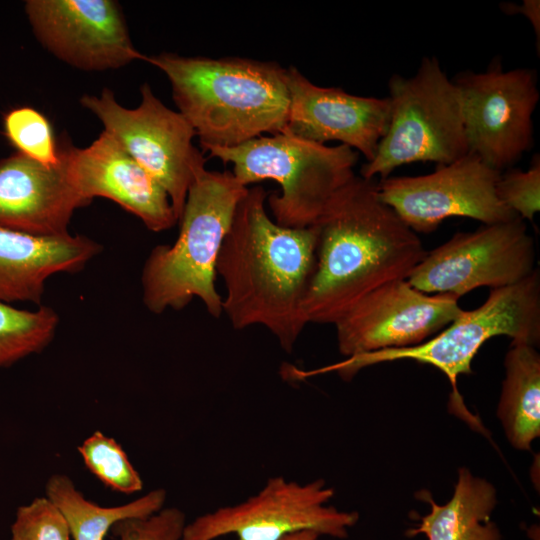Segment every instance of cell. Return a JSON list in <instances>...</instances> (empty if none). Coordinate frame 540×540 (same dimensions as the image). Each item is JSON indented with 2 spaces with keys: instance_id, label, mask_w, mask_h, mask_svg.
<instances>
[{
  "instance_id": "obj_8",
  "label": "cell",
  "mask_w": 540,
  "mask_h": 540,
  "mask_svg": "<svg viewBox=\"0 0 540 540\" xmlns=\"http://www.w3.org/2000/svg\"><path fill=\"white\" fill-rule=\"evenodd\" d=\"M140 92V104L132 109L119 104L108 88L100 96L84 95L80 103L164 188L179 221L188 189L205 158L193 144L196 134L186 118L165 106L149 84H143Z\"/></svg>"
},
{
  "instance_id": "obj_21",
  "label": "cell",
  "mask_w": 540,
  "mask_h": 540,
  "mask_svg": "<svg viewBox=\"0 0 540 540\" xmlns=\"http://www.w3.org/2000/svg\"><path fill=\"white\" fill-rule=\"evenodd\" d=\"M45 496L63 515L72 540H104L117 522L161 510L167 494L158 488L126 504L104 507L86 499L69 476L54 474L46 483Z\"/></svg>"
},
{
  "instance_id": "obj_15",
  "label": "cell",
  "mask_w": 540,
  "mask_h": 540,
  "mask_svg": "<svg viewBox=\"0 0 540 540\" xmlns=\"http://www.w3.org/2000/svg\"><path fill=\"white\" fill-rule=\"evenodd\" d=\"M289 110L284 132L319 144L339 141L371 161L390 120L388 97H364L320 87L296 67L285 68Z\"/></svg>"
},
{
  "instance_id": "obj_16",
  "label": "cell",
  "mask_w": 540,
  "mask_h": 540,
  "mask_svg": "<svg viewBox=\"0 0 540 540\" xmlns=\"http://www.w3.org/2000/svg\"><path fill=\"white\" fill-rule=\"evenodd\" d=\"M61 148L72 183L88 204L95 197L110 199L153 232L178 222L164 188L105 130L85 148Z\"/></svg>"
},
{
  "instance_id": "obj_13",
  "label": "cell",
  "mask_w": 540,
  "mask_h": 540,
  "mask_svg": "<svg viewBox=\"0 0 540 540\" xmlns=\"http://www.w3.org/2000/svg\"><path fill=\"white\" fill-rule=\"evenodd\" d=\"M459 297L428 294L407 279L388 282L353 304L335 323L346 357L411 347L430 339L462 311Z\"/></svg>"
},
{
  "instance_id": "obj_9",
  "label": "cell",
  "mask_w": 540,
  "mask_h": 540,
  "mask_svg": "<svg viewBox=\"0 0 540 540\" xmlns=\"http://www.w3.org/2000/svg\"><path fill=\"white\" fill-rule=\"evenodd\" d=\"M333 496L334 489L323 479L300 484L271 477L245 501L207 512L186 524L181 540H216L231 534L238 540H280L305 530L344 539L359 514L327 506Z\"/></svg>"
},
{
  "instance_id": "obj_19",
  "label": "cell",
  "mask_w": 540,
  "mask_h": 540,
  "mask_svg": "<svg viewBox=\"0 0 540 540\" xmlns=\"http://www.w3.org/2000/svg\"><path fill=\"white\" fill-rule=\"evenodd\" d=\"M422 500L430 512L420 524L406 532L407 536L424 534L428 540H502L501 533L491 520L497 504L495 487L483 478L474 476L467 468H460L451 499L437 504L426 491Z\"/></svg>"
},
{
  "instance_id": "obj_5",
  "label": "cell",
  "mask_w": 540,
  "mask_h": 540,
  "mask_svg": "<svg viewBox=\"0 0 540 540\" xmlns=\"http://www.w3.org/2000/svg\"><path fill=\"white\" fill-rule=\"evenodd\" d=\"M204 151L231 163L232 174L246 187L276 181L281 192L268 195L266 203L273 220L288 228L316 224L334 195L356 176L359 156L346 145L327 146L287 132Z\"/></svg>"
},
{
  "instance_id": "obj_10",
  "label": "cell",
  "mask_w": 540,
  "mask_h": 540,
  "mask_svg": "<svg viewBox=\"0 0 540 540\" xmlns=\"http://www.w3.org/2000/svg\"><path fill=\"white\" fill-rule=\"evenodd\" d=\"M452 81L461 96L469 153L499 172L512 168L534 144L536 71L504 70L494 59L484 72L463 71Z\"/></svg>"
},
{
  "instance_id": "obj_6",
  "label": "cell",
  "mask_w": 540,
  "mask_h": 540,
  "mask_svg": "<svg viewBox=\"0 0 540 540\" xmlns=\"http://www.w3.org/2000/svg\"><path fill=\"white\" fill-rule=\"evenodd\" d=\"M508 336L512 342L538 346L540 342V274L536 268L522 281L491 289L485 302L473 310H463L449 325L425 342L405 348L385 349L347 357L319 369L304 371L313 375L336 372L344 380L375 364L410 359L442 371L452 385L451 399L461 396L457 379L471 374L472 361L482 345L495 336Z\"/></svg>"
},
{
  "instance_id": "obj_7",
  "label": "cell",
  "mask_w": 540,
  "mask_h": 540,
  "mask_svg": "<svg viewBox=\"0 0 540 540\" xmlns=\"http://www.w3.org/2000/svg\"><path fill=\"white\" fill-rule=\"evenodd\" d=\"M388 89V129L362 178L383 180L403 165H445L469 153L460 92L436 57H424L411 77L392 75Z\"/></svg>"
},
{
  "instance_id": "obj_20",
  "label": "cell",
  "mask_w": 540,
  "mask_h": 540,
  "mask_svg": "<svg viewBox=\"0 0 540 540\" xmlns=\"http://www.w3.org/2000/svg\"><path fill=\"white\" fill-rule=\"evenodd\" d=\"M497 407L504 432L518 450H530L540 434V355L535 346L512 342Z\"/></svg>"
},
{
  "instance_id": "obj_23",
  "label": "cell",
  "mask_w": 540,
  "mask_h": 540,
  "mask_svg": "<svg viewBox=\"0 0 540 540\" xmlns=\"http://www.w3.org/2000/svg\"><path fill=\"white\" fill-rule=\"evenodd\" d=\"M77 450L86 468L111 490L134 494L143 489L140 474L114 438L95 431Z\"/></svg>"
},
{
  "instance_id": "obj_25",
  "label": "cell",
  "mask_w": 540,
  "mask_h": 540,
  "mask_svg": "<svg viewBox=\"0 0 540 540\" xmlns=\"http://www.w3.org/2000/svg\"><path fill=\"white\" fill-rule=\"evenodd\" d=\"M499 199L521 219L533 221L540 210V158L534 155L529 169L509 168L497 182Z\"/></svg>"
},
{
  "instance_id": "obj_12",
  "label": "cell",
  "mask_w": 540,
  "mask_h": 540,
  "mask_svg": "<svg viewBox=\"0 0 540 540\" xmlns=\"http://www.w3.org/2000/svg\"><path fill=\"white\" fill-rule=\"evenodd\" d=\"M499 171L468 153L438 165L430 174L389 176L377 183L381 200L415 233H430L449 217H467L483 224L517 216L497 194Z\"/></svg>"
},
{
  "instance_id": "obj_4",
  "label": "cell",
  "mask_w": 540,
  "mask_h": 540,
  "mask_svg": "<svg viewBox=\"0 0 540 540\" xmlns=\"http://www.w3.org/2000/svg\"><path fill=\"white\" fill-rule=\"evenodd\" d=\"M247 189L230 171H210L205 165L197 170L178 221L177 239L154 247L142 269L143 303L150 312L181 310L199 298L212 317L223 314L216 264Z\"/></svg>"
},
{
  "instance_id": "obj_3",
  "label": "cell",
  "mask_w": 540,
  "mask_h": 540,
  "mask_svg": "<svg viewBox=\"0 0 540 540\" xmlns=\"http://www.w3.org/2000/svg\"><path fill=\"white\" fill-rule=\"evenodd\" d=\"M168 78L174 102L203 150L235 147L285 130L289 92L275 62L228 57H145Z\"/></svg>"
},
{
  "instance_id": "obj_18",
  "label": "cell",
  "mask_w": 540,
  "mask_h": 540,
  "mask_svg": "<svg viewBox=\"0 0 540 540\" xmlns=\"http://www.w3.org/2000/svg\"><path fill=\"white\" fill-rule=\"evenodd\" d=\"M100 251L86 236H38L0 226V303L39 304L50 277L82 269Z\"/></svg>"
},
{
  "instance_id": "obj_29",
  "label": "cell",
  "mask_w": 540,
  "mask_h": 540,
  "mask_svg": "<svg viewBox=\"0 0 540 540\" xmlns=\"http://www.w3.org/2000/svg\"><path fill=\"white\" fill-rule=\"evenodd\" d=\"M320 535L314 531H300L284 536L280 540H317Z\"/></svg>"
},
{
  "instance_id": "obj_27",
  "label": "cell",
  "mask_w": 540,
  "mask_h": 540,
  "mask_svg": "<svg viewBox=\"0 0 540 540\" xmlns=\"http://www.w3.org/2000/svg\"><path fill=\"white\" fill-rule=\"evenodd\" d=\"M186 524L182 510L163 507L147 517L119 521L111 530L119 540H181Z\"/></svg>"
},
{
  "instance_id": "obj_28",
  "label": "cell",
  "mask_w": 540,
  "mask_h": 540,
  "mask_svg": "<svg viewBox=\"0 0 540 540\" xmlns=\"http://www.w3.org/2000/svg\"><path fill=\"white\" fill-rule=\"evenodd\" d=\"M501 8L506 14H522L531 23L535 36L537 37V47L539 52L540 38V2L539 0H524L522 5L515 3H502Z\"/></svg>"
},
{
  "instance_id": "obj_22",
  "label": "cell",
  "mask_w": 540,
  "mask_h": 540,
  "mask_svg": "<svg viewBox=\"0 0 540 540\" xmlns=\"http://www.w3.org/2000/svg\"><path fill=\"white\" fill-rule=\"evenodd\" d=\"M58 324L59 316L50 307L24 310L0 303V368L44 350Z\"/></svg>"
},
{
  "instance_id": "obj_26",
  "label": "cell",
  "mask_w": 540,
  "mask_h": 540,
  "mask_svg": "<svg viewBox=\"0 0 540 540\" xmlns=\"http://www.w3.org/2000/svg\"><path fill=\"white\" fill-rule=\"evenodd\" d=\"M11 540H72L57 507L44 495L21 506L11 527Z\"/></svg>"
},
{
  "instance_id": "obj_11",
  "label": "cell",
  "mask_w": 540,
  "mask_h": 540,
  "mask_svg": "<svg viewBox=\"0 0 540 540\" xmlns=\"http://www.w3.org/2000/svg\"><path fill=\"white\" fill-rule=\"evenodd\" d=\"M536 248L523 219L459 232L427 252L408 282L428 294L461 297L479 287L516 284L535 269Z\"/></svg>"
},
{
  "instance_id": "obj_17",
  "label": "cell",
  "mask_w": 540,
  "mask_h": 540,
  "mask_svg": "<svg viewBox=\"0 0 540 540\" xmlns=\"http://www.w3.org/2000/svg\"><path fill=\"white\" fill-rule=\"evenodd\" d=\"M88 203L69 176L64 153L47 166L19 152L0 161V226L38 236L69 234L74 212Z\"/></svg>"
},
{
  "instance_id": "obj_1",
  "label": "cell",
  "mask_w": 540,
  "mask_h": 540,
  "mask_svg": "<svg viewBox=\"0 0 540 540\" xmlns=\"http://www.w3.org/2000/svg\"><path fill=\"white\" fill-rule=\"evenodd\" d=\"M268 192L248 188L222 243L216 272L232 327H265L290 353L308 324L303 302L316 266L318 228H288L266 210Z\"/></svg>"
},
{
  "instance_id": "obj_24",
  "label": "cell",
  "mask_w": 540,
  "mask_h": 540,
  "mask_svg": "<svg viewBox=\"0 0 540 540\" xmlns=\"http://www.w3.org/2000/svg\"><path fill=\"white\" fill-rule=\"evenodd\" d=\"M4 132L18 152L47 166L60 161V148L56 145L47 118L32 107H18L4 117Z\"/></svg>"
},
{
  "instance_id": "obj_2",
  "label": "cell",
  "mask_w": 540,
  "mask_h": 540,
  "mask_svg": "<svg viewBox=\"0 0 540 540\" xmlns=\"http://www.w3.org/2000/svg\"><path fill=\"white\" fill-rule=\"evenodd\" d=\"M316 266L303 302L307 323L334 324L374 289L407 279L427 251L417 233L355 176L319 220Z\"/></svg>"
},
{
  "instance_id": "obj_14",
  "label": "cell",
  "mask_w": 540,
  "mask_h": 540,
  "mask_svg": "<svg viewBox=\"0 0 540 540\" xmlns=\"http://www.w3.org/2000/svg\"><path fill=\"white\" fill-rule=\"evenodd\" d=\"M25 13L37 40L77 69L102 71L145 60L112 0H28Z\"/></svg>"
}]
</instances>
